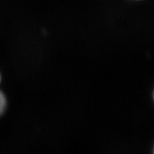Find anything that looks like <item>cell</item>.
<instances>
[{"label": "cell", "mask_w": 154, "mask_h": 154, "mask_svg": "<svg viewBox=\"0 0 154 154\" xmlns=\"http://www.w3.org/2000/svg\"><path fill=\"white\" fill-rule=\"evenodd\" d=\"M0 82H1V75H0ZM7 107V101L3 92L0 90V116L4 113Z\"/></svg>", "instance_id": "1"}]
</instances>
